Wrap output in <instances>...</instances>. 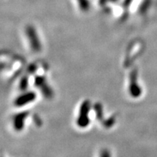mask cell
Here are the masks:
<instances>
[{"mask_svg": "<svg viewBox=\"0 0 157 157\" xmlns=\"http://www.w3.org/2000/svg\"><path fill=\"white\" fill-rule=\"evenodd\" d=\"M26 29H27V36L32 39H31V46H32L31 48L34 49L35 50H38L39 48V44L38 42L39 40H38V38H37L36 32H35L34 30V28H32V27L31 26H29Z\"/></svg>", "mask_w": 157, "mask_h": 157, "instance_id": "obj_1", "label": "cell"}, {"mask_svg": "<svg viewBox=\"0 0 157 157\" xmlns=\"http://www.w3.org/2000/svg\"><path fill=\"white\" fill-rule=\"evenodd\" d=\"M101 157H111V155H110V153L106 149L105 150H103L101 152Z\"/></svg>", "mask_w": 157, "mask_h": 157, "instance_id": "obj_2", "label": "cell"}]
</instances>
